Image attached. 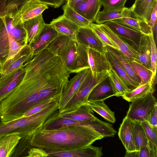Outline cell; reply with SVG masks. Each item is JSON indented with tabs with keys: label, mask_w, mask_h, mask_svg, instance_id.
Wrapping results in <instances>:
<instances>
[{
	"label": "cell",
	"mask_w": 157,
	"mask_h": 157,
	"mask_svg": "<svg viewBox=\"0 0 157 157\" xmlns=\"http://www.w3.org/2000/svg\"><path fill=\"white\" fill-rule=\"evenodd\" d=\"M24 67L25 72L23 78L0 103L1 121L21 118L25 112L50 97L54 83L50 73L41 67Z\"/></svg>",
	"instance_id": "cell-1"
},
{
	"label": "cell",
	"mask_w": 157,
	"mask_h": 157,
	"mask_svg": "<svg viewBox=\"0 0 157 157\" xmlns=\"http://www.w3.org/2000/svg\"><path fill=\"white\" fill-rule=\"evenodd\" d=\"M103 138L89 128L68 125L50 130L39 128L30 137L29 141L33 147L64 150L84 147Z\"/></svg>",
	"instance_id": "cell-2"
},
{
	"label": "cell",
	"mask_w": 157,
	"mask_h": 157,
	"mask_svg": "<svg viewBox=\"0 0 157 157\" xmlns=\"http://www.w3.org/2000/svg\"><path fill=\"white\" fill-rule=\"evenodd\" d=\"M87 48L68 36L58 33L46 49L58 56L71 73H78L90 68Z\"/></svg>",
	"instance_id": "cell-3"
},
{
	"label": "cell",
	"mask_w": 157,
	"mask_h": 157,
	"mask_svg": "<svg viewBox=\"0 0 157 157\" xmlns=\"http://www.w3.org/2000/svg\"><path fill=\"white\" fill-rule=\"evenodd\" d=\"M58 101L35 114L11 121H0V138L17 134L21 138L30 137L44 123L49 117L59 109Z\"/></svg>",
	"instance_id": "cell-4"
},
{
	"label": "cell",
	"mask_w": 157,
	"mask_h": 157,
	"mask_svg": "<svg viewBox=\"0 0 157 157\" xmlns=\"http://www.w3.org/2000/svg\"><path fill=\"white\" fill-rule=\"evenodd\" d=\"M58 110L54 112L39 128L50 130L59 128L63 126L72 125L89 128L104 137L106 136L109 132L110 127V124L97 117L95 120L92 121L82 122L60 117L58 116Z\"/></svg>",
	"instance_id": "cell-5"
},
{
	"label": "cell",
	"mask_w": 157,
	"mask_h": 157,
	"mask_svg": "<svg viewBox=\"0 0 157 157\" xmlns=\"http://www.w3.org/2000/svg\"><path fill=\"white\" fill-rule=\"evenodd\" d=\"M108 76L107 71L100 73L93 76L90 67L79 90L59 113L75 110L86 104L89 96L92 90Z\"/></svg>",
	"instance_id": "cell-6"
},
{
	"label": "cell",
	"mask_w": 157,
	"mask_h": 157,
	"mask_svg": "<svg viewBox=\"0 0 157 157\" xmlns=\"http://www.w3.org/2000/svg\"><path fill=\"white\" fill-rule=\"evenodd\" d=\"M157 100L151 93L132 102L126 116L133 121L141 122L148 120Z\"/></svg>",
	"instance_id": "cell-7"
},
{
	"label": "cell",
	"mask_w": 157,
	"mask_h": 157,
	"mask_svg": "<svg viewBox=\"0 0 157 157\" xmlns=\"http://www.w3.org/2000/svg\"><path fill=\"white\" fill-rule=\"evenodd\" d=\"M101 29L113 43L124 56L128 61L139 62V54L135 47L122 38L104 24L99 25Z\"/></svg>",
	"instance_id": "cell-8"
},
{
	"label": "cell",
	"mask_w": 157,
	"mask_h": 157,
	"mask_svg": "<svg viewBox=\"0 0 157 157\" xmlns=\"http://www.w3.org/2000/svg\"><path fill=\"white\" fill-rule=\"evenodd\" d=\"M48 8V6L37 0H29L16 14L13 21V25L16 26L38 16Z\"/></svg>",
	"instance_id": "cell-9"
},
{
	"label": "cell",
	"mask_w": 157,
	"mask_h": 157,
	"mask_svg": "<svg viewBox=\"0 0 157 157\" xmlns=\"http://www.w3.org/2000/svg\"><path fill=\"white\" fill-rule=\"evenodd\" d=\"M102 147L92 145L64 150H46L48 157H100L103 155Z\"/></svg>",
	"instance_id": "cell-10"
},
{
	"label": "cell",
	"mask_w": 157,
	"mask_h": 157,
	"mask_svg": "<svg viewBox=\"0 0 157 157\" xmlns=\"http://www.w3.org/2000/svg\"><path fill=\"white\" fill-rule=\"evenodd\" d=\"M25 72L22 67L0 78V103L12 92L23 78Z\"/></svg>",
	"instance_id": "cell-11"
},
{
	"label": "cell",
	"mask_w": 157,
	"mask_h": 157,
	"mask_svg": "<svg viewBox=\"0 0 157 157\" xmlns=\"http://www.w3.org/2000/svg\"><path fill=\"white\" fill-rule=\"evenodd\" d=\"M89 68L86 69L77 73L69 81L67 87L62 93L59 101L58 111L59 113L61 112L78 90L88 73Z\"/></svg>",
	"instance_id": "cell-12"
},
{
	"label": "cell",
	"mask_w": 157,
	"mask_h": 157,
	"mask_svg": "<svg viewBox=\"0 0 157 157\" xmlns=\"http://www.w3.org/2000/svg\"><path fill=\"white\" fill-rule=\"evenodd\" d=\"M87 53L89 65L93 76L108 72L112 68L105 53H101L88 47Z\"/></svg>",
	"instance_id": "cell-13"
},
{
	"label": "cell",
	"mask_w": 157,
	"mask_h": 157,
	"mask_svg": "<svg viewBox=\"0 0 157 157\" xmlns=\"http://www.w3.org/2000/svg\"><path fill=\"white\" fill-rule=\"evenodd\" d=\"M76 40L87 47L101 53H105L102 42L90 27L79 28L76 32Z\"/></svg>",
	"instance_id": "cell-14"
},
{
	"label": "cell",
	"mask_w": 157,
	"mask_h": 157,
	"mask_svg": "<svg viewBox=\"0 0 157 157\" xmlns=\"http://www.w3.org/2000/svg\"><path fill=\"white\" fill-rule=\"evenodd\" d=\"M58 33L50 24H45L36 39L30 44L32 55L46 49L54 40Z\"/></svg>",
	"instance_id": "cell-15"
},
{
	"label": "cell",
	"mask_w": 157,
	"mask_h": 157,
	"mask_svg": "<svg viewBox=\"0 0 157 157\" xmlns=\"http://www.w3.org/2000/svg\"><path fill=\"white\" fill-rule=\"evenodd\" d=\"M104 24L117 34L132 45L137 50L143 33L111 21H108Z\"/></svg>",
	"instance_id": "cell-16"
},
{
	"label": "cell",
	"mask_w": 157,
	"mask_h": 157,
	"mask_svg": "<svg viewBox=\"0 0 157 157\" xmlns=\"http://www.w3.org/2000/svg\"><path fill=\"white\" fill-rule=\"evenodd\" d=\"M134 121L126 116L120 125L118 136L127 151H136L134 139Z\"/></svg>",
	"instance_id": "cell-17"
},
{
	"label": "cell",
	"mask_w": 157,
	"mask_h": 157,
	"mask_svg": "<svg viewBox=\"0 0 157 157\" xmlns=\"http://www.w3.org/2000/svg\"><path fill=\"white\" fill-rule=\"evenodd\" d=\"M101 6L100 0H86L78 3L73 9L83 17L93 23Z\"/></svg>",
	"instance_id": "cell-18"
},
{
	"label": "cell",
	"mask_w": 157,
	"mask_h": 157,
	"mask_svg": "<svg viewBox=\"0 0 157 157\" xmlns=\"http://www.w3.org/2000/svg\"><path fill=\"white\" fill-rule=\"evenodd\" d=\"M50 24L58 33L64 35L76 41V32L80 27L63 15L53 19Z\"/></svg>",
	"instance_id": "cell-19"
},
{
	"label": "cell",
	"mask_w": 157,
	"mask_h": 157,
	"mask_svg": "<svg viewBox=\"0 0 157 157\" xmlns=\"http://www.w3.org/2000/svg\"><path fill=\"white\" fill-rule=\"evenodd\" d=\"M115 96H116L117 94L113 90L107 77L94 88L89 96L88 100L104 101Z\"/></svg>",
	"instance_id": "cell-20"
},
{
	"label": "cell",
	"mask_w": 157,
	"mask_h": 157,
	"mask_svg": "<svg viewBox=\"0 0 157 157\" xmlns=\"http://www.w3.org/2000/svg\"><path fill=\"white\" fill-rule=\"evenodd\" d=\"M32 53L29 44L24 46L15 55L4 71L1 73L2 78L22 67L24 63L32 56Z\"/></svg>",
	"instance_id": "cell-21"
},
{
	"label": "cell",
	"mask_w": 157,
	"mask_h": 157,
	"mask_svg": "<svg viewBox=\"0 0 157 157\" xmlns=\"http://www.w3.org/2000/svg\"><path fill=\"white\" fill-rule=\"evenodd\" d=\"M93 111L86 104L80 106L76 110L59 113V117L77 121L88 122L95 120Z\"/></svg>",
	"instance_id": "cell-22"
},
{
	"label": "cell",
	"mask_w": 157,
	"mask_h": 157,
	"mask_svg": "<svg viewBox=\"0 0 157 157\" xmlns=\"http://www.w3.org/2000/svg\"><path fill=\"white\" fill-rule=\"evenodd\" d=\"M123 17L139 18L129 8L125 7L122 10H119L108 11H99L96 16L95 22L97 24L99 25L104 24L108 21Z\"/></svg>",
	"instance_id": "cell-23"
},
{
	"label": "cell",
	"mask_w": 157,
	"mask_h": 157,
	"mask_svg": "<svg viewBox=\"0 0 157 157\" xmlns=\"http://www.w3.org/2000/svg\"><path fill=\"white\" fill-rule=\"evenodd\" d=\"M105 48L106 55L113 68L124 81L130 91L139 86L140 84L133 80L128 75L117 58L109 50L106 46L105 47Z\"/></svg>",
	"instance_id": "cell-24"
},
{
	"label": "cell",
	"mask_w": 157,
	"mask_h": 157,
	"mask_svg": "<svg viewBox=\"0 0 157 157\" xmlns=\"http://www.w3.org/2000/svg\"><path fill=\"white\" fill-rule=\"evenodd\" d=\"M157 0H136L129 8L137 17L147 22Z\"/></svg>",
	"instance_id": "cell-25"
},
{
	"label": "cell",
	"mask_w": 157,
	"mask_h": 157,
	"mask_svg": "<svg viewBox=\"0 0 157 157\" xmlns=\"http://www.w3.org/2000/svg\"><path fill=\"white\" fill-rule=\"evenodd\" d=\"M22 24L26 32L29 44L36 39L46 24L42 14L25 21Z\"/></svg>",
	"instance_id": "cell-26"
},
{
	"label": "cell",
	"mask_w": 157,
	"mask_h": 157,
	"mask_svg": "<svg viewBox=\"0 0 157 157\" xmlns=\"http://www.w3.org/2000/svg\"><path fill=\"white\" fill-rule=\"evenodd\" d=\"M21 138L20 135L17 134L0 138V157H11Z\"/></svg>",
	"instance_id": "cell-27"
},
{
	"label": "cell",
	"mask_w": 157,
	"mask_h": 157,
	"mask_svg": "<svg viewBox=\"0 0 157 157\" xmlns=\"http://www.w3.org/2000/svg\"><path fill=\"white\" fill-rule=\"evenodd\" d=\"M111 21L134 29L144 34L148 35L152 31L147 22L140 18L123 17Z\"/></svg>",
	"instance_id": "cell-28"
},
{
	"label": "cell",
	"mask_w": 157,
	"mask_h": 157,
	"mask_svg": "<svg viewBox=\"0 0 157 157\" xmlns=\"http://www.w3.org/2000/svg\"><path fill=\"white\" fill-rule=\"evenodd\" d=\"M137 50L139 54V63L151 70V45L148 35L142 34Z\"/></svg>",
	"instance_id": "cell-29"
},
{
	"label": "cell",
	"mask_w": 157,
	"mask_h": 157,
	"mask_svg": "<svg viewBox=\"0 0 157 157\" xmlns=\"http://www.w3.org/2000/svg\"><path fill=\"white\" fill-rule=\"evenodd\" d=\"M154 91V85L151 82L140 85L135 89L126 92L122 97L128 102H132Z\"/></svg>",
	"instance_id": "cell-30"
},
{
	"label": "cell",
	"mask_w": 157,
	"mask_h": 157,
	"mask_svg": "<svg viewBox=\"0 0 157 157\" xmlns=\"http://www.w3.org/2000/svg\"><path fill=\"white\" fill-rule=\"evenodd\" d=\"M86 104L107 121L112 123L115 122L114 112L110 110L104 101L88 100Z\"/></svg>",
	"instance_id": "cell-31"
},
{
	"label": "cell",
	"mask_w": 157,
	"mask_h": 157,
	"mask_svg": "<svg viewBox=\"0 0 157 157\" xmlns=\"http://www.w3.org/2000/svg\"><path fill=\"white\" fill-rule=\"evenodd\" d=\"M108 74L110 83L116 96H122L126 92L130 91L126 83L113 68L108 71Z\"/></svg>",
	"instance_id": "cell-32"
},
{
	"label": "cell",
	"mask_w": 157,
	"mask_h": 157,
	"mask_svg": "<svg viewBox=\"0 0 157 157\" xmlns=\"http://www.w3.org/2000/svg\"><path fill=\"white\" fill-rule=\"evenodd\" d=\"M63 15L74 24L81 27H90L91 22L75 11L67 3L63 6Z\"/></svg>",
	"instance_id": "cell-33"
},
{
	"label": "cell",
	"mask_w": 157,
	"mask_h": 157,
	"mask_svg": "<svg viewBox=\"0 0 157 157\" xmlns=\"http://www.w3.org/2000/svg\"><path fill=\"white\" fill-rule=\"evenodd\" d=\"M129 62L132 68L141 79L140 85L148 82H151L153 84L152 79L153 73L151 70L136 61H129Z\"/></svg>",
	"instance_id": "cell-34"
},
{
	"label": "cell",
	"mask_w": 157,
	"mask_h": 157,
	"mask_svg": "<svg viewBox=\"0 0 157 157\" xmlns=\"http://www.w3.org/2000/svg\"><path fill=\"white\" fill-rule=\"evenodd\" d=\"M106 46L118 59L128 75L133 80L140 85L141 79L132 68L129 61L118 50L108 46Z\"/></svg>",
	"instance_id": "cell-35"
},
{
	"label": "cell",
	"mask_w": 157,
	"mask_h": 157,
	"mask_svg": "<svg viewBox=\"0 0 157 157\" xmlns=\"http://www.w3.org/2000/svg\"><path fill=\"white\" fill-rule=\"evenodd\" d=\"M134 139L136 151L147 144L148 141L146 137L141 122L137 121H134Z\"/></svg>",
	"instance_id": "cell-36"
},
{
	"label": "cell",
	"mask_w": 157,
	"mask_h": 157,
	"mask_svg": "<svg viewBox=\"0 0 157 157\" xmlns=\"http://www.w3.org/2000/svg\"><path fill=\"white\" fill-rule=\"evenodd\" d=\"M30 137L20 140L11 157H27L29 151L33 147L30 144Z\"/></svg>",
	"instance_id": "cell-37"
},
{
	"label": "cell",
	"mask_w": 157,
	"mask_h": 157,
	"mask_svg": "<svg viewBox=\"0 0 157 157\" xmlns=\"http://www.w3.org/2000/svg\"><path fill=\"white\" fill-rule=\"evenodd\" d=\"M90 27L92 29L104 47L108 46L118 50L116 45L108 38L101 29L98 24L92 23L90 24Z\"/></svg>",
	"instance_id": "cell-38"
},
{
	"label": "cell",
	"mask_w": 157,
	"mask_h": 157,
	"mask_svg": "<svg viewBox=\"0 0 157 157\" xmlns=\"http://www.w3.org/2000/svg\"><path fill=\"white\" fill-rule=\"evenodd\" d=\"M61 96H58L46 99L25 112L21 117H28L44 109L55 101H59Z\"/></svg>",
	"instance_id": "cell-39"
},
{
	"label": "cell",
	"mask_w": 157,
	"mask_h": 157,
	"mask_svg": "<svg viewBox=\"0 0 157 157\" xmlns=\"http://www.w3.org/2000/svg\"><path fill=\"white\" fill-rule=\"evenodd\" d=\"M151 45V70L152 72V82L153 84H155V80L156 78L157 66V49L156 43L155 42L152 31L148 35Z\"/></svg>",
	"instance_id": "cell-40"
},
{
	"label": "cell",
	"mask_w": 157,
	"mask_h": 157,
	"mask_svg": "<svg viewBox=\"0 0 157 157\" xmlns=\"http://www.w3.org/2000/svg\"><path fill=\"white\" fill-rule=\"evenodd\" d=\"M104 11L122 10L127 0H100Z\"/></svg>",
	"instance_id": "cell-41"
},
{
	"label": "cell",
	"mask_w": 157,
	"mask_h": 157,
	"mask_svg": "<svg viewBox=\"0 0 157 157\" xmlns=\"http://www.w3.org/2000/svg\"><path fill=\"white\" fill-rule=\"evenodd\" d=\"M141 123L148 141L157 147V128L153 127L147 121Z\"/></svg>",
	"instance_id": "cell-42"
},
{
	"label": "cell",
	"mask_w": 157,
	"mask_h": 157,
	"mask_svg": "<svg viewBox=\"0 0 157 157\" xmlns=\"http://www.w3.org/2000/svg\"><path fill=\"white\" fill-rule=\"evenodd\" d=\"M157 147L148 141L147 145L138 151V157H157Z\"/></svg>",
	"instance_id": "cell-43"
},
{
	"label": "cell",
	"mask_w": 157,
	"mask_h": 157,
	"mask_svg": "<svg viewBox=\"0 0 157 157\" xmlns=\"http://www.w3.org/2000/svg\"><path fill=\"white\" fill-rule=\"evenodd\" d=\"M28 157H46L48 155L46 151L43 148L33 147L28 152Z\"/></svg>",
	"instance_id": "cell-44"
},
{
	"label": "cell",
	"mask_w": 157,
	"mask_h": 157,
	"mask_svg": "<svg viewBox=\"0 0 157 157\" xmlns=\"http://www.w3.org/2000/svg\"><path fill=\"white\" fill-rule=\"evenodd\" d=\"M147 121L153 127L157 128V105L155 106Z\"/></svg>",
	"instance_id": "cell-45"
},
{
	"label": "cell",
	"mask_w": 157,
	"mask_h": 157,
	"mask_svg": "<svg viewBox=\"0 0 157 157\" xmlns=\"http://www.w3.org/2000/svg\"><path fill=\"white\" fill-rule=\"evenodd\" d=\"M157 2L155 5L154 7L151 14L150 19L149 21L147 22L148 25L150 26L151 29L154 27L155 24L157 21Z\"/></svg>",
	"instance_id": "cell-46"
},
{
	"label": "cell",
	"mask_w": 157,
	"mask_h": 157,
	"mask_svg": "<svg viewBox=\"0 0 157 157\" xmlns=\"http://www.w3.org/2000/svg\"><path fill=\"white\" fill-rule=\"evenodd\" d=\"M86 0H66L67 3L70 7L74 8L75 6L78 3L83 2Z\"/></svg>",
	"instance_id": "cell-47"
},
{
	"label": "cell",
	"mask_w": 157,
	"mask_h": 157,
	"mask_svg": "<svg viewBox=\"0 0 157 157\" xmlns=\"http://www.w3.org/2000/svg\"><path fill=\"white\" fill-rule=\"evenodd\" d=\"M124 157H138V151H126Z\"/></svg>",
	"instance_id": "cell-48"
},
{
	"label": "cell",
	"mask_w": 157,
	"mask_h": 157,
	"mask_svg": "<svg viewBox=\"0 0 157 157\" xmlns=\"http://www.w3.org/2000/svg\"><path fill=\"white\" fill-rule=\"evenodd\" d=\"M1 71H0V78L1 77Z\"/></svg>",
	"instance_id": "cell-49"
},
{
	"label": "cell",
	"mask_w": 157,
	"mask_h": 157,
	"mask_svg": "<svg viewBox=\"0 0 157 157\" xmlns=\"http://www.w3.org/2000/svg\"><path fill=\"white\" fill-rule=\"evenodd\" d=\"M1 121V118H0V121Z\"/></svg>",
	"instance_id": "cell-50"
}]
</instances>
